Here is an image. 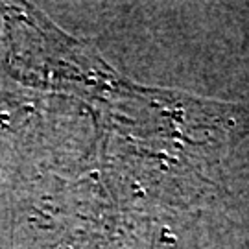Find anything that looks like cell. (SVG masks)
Here are the masks:
<instances>
[{
    "instance_id": "cell-1",
    "label": "cell",
    "mask_w": 249,
    "mask_h": 249,
    "mask_svg": "<svg viewBox=\"0 0 249 249\" xmlns=\"http://www.w3.org/2000/svg\"><path fill=\"white\" fill-rule=\"evenodd\" d=\"M159 249H174V246H172V244H162V248H159Z\"/></svg>"
}]
</instances>
